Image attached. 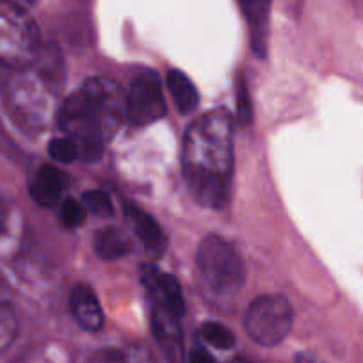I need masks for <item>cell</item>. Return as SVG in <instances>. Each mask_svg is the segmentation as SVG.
<instances>
[{"label":"cell","instance_id":"6da1fadb","mask_svg":"<svg viewBox=\"0 0 363 363\" xmlns=\"http://www.w3.org/2000/svg\"><path fill=\"white\" fill-rule=\"evenodd\" d=\"M182 166L198 203L214 211L228 205L233 177V120L228 111L216 109L189 125Z\"/></svg>","mask_w":363,"mask_h":363},{"label":"cell","instance_id":"7a4b0ae2","mask_svg":"<svg viewBox=\"0 0 363 363\" xmlns=\"http://www.w3.org/2000/svg\"><path fill=\"white\" fill-rule=\"evenodd\" d=\"M40 54V29L30 13L18 2L0 0V65L23 72Z\"/></svg>","mask_w":363,"mask_h":363},{"label":"cell","instance_id":"3957f363","mask_svg":"<svg viewBox=\"0 0 363 363\" xmlns=\"http://www.w3.org/2000/svg\"><path fill=\"white\" fill-rule=\"evenodd\" d=\"M198 269L211 291L218 296H233L246 281V267L232 244L218 235L201 240L196 255Z\"/></svg>","mask_w":363,"mask_h":363},{"label":"cell","instance_id":"277c9868","mask_svg":"<svg viewBox=\"0 0 363 363\" xmlns=\"http://www.w3.org/2000/svg\"><path fill=\"white\" fill-rule=\"evenodd\" d=\"M57 123L61 130L79 146V157L86 162H95L102 157L106 138L96 113L89 100L79 89L62 102L57 113Z\"/></svg>","mask_w":363,"mask_h":363},{"label":"cell","instance_id":"5b68a950","mask_svg":"<svg viewBox=\"0 0 363 363\" xmlns=\"http://www.w3.org/2000/svg\"><path fill=\"white\" fill-rule=\"evenodd\" d=\"M294 312L285 296H260L247 308L244 317V330L247 337L258 345L272 347L285 340L291 333Z\"/></svg>","mask_w":363,"mask_h":363},{"label":"cell","instance_id":"8992f818","mask_svg":"<svg viewBox=\"0 0 363 363\" xmlns=\"http://www.w3.org/2000/svg\"><path fill=\"white\" fill-rule=\"evenodd\" d=\"M80 89L99 116L106 143L113 141L127 118V96L123 89L107 77H93Z\"/></svg>","mask_w":363,"mask_h":363},{"label":"cell","instance_id":"52a82bcc","mask_svg":"<svg viewBox=\"0 0 363 363\" xmlns=\"http://www.w3.org/2000/svg\"><path fill=\"white\" fill-rule=\"evenodd\" d=\"M166 113V100L159 75L152 69H145L130 84L127 96L128 121L135 127H146L162 120Z\"/></svg>","mask_w":363,"mask_h":363},{"label":"cell","instance_id":"ba28073f","mask_svg":"<svg viewBox=\"0 0 363 363\" xmlns=\"http://www.w3.org/2000/svg\"><path fill=\"white\" fill-rule=\"evenodd\" d=\"M141 281L152 296H155L157 305L169 308L171 312L182 317L186 313V303L182 296V289L173 274L160 272L153 264H145L141 267Z\"/></svg>","mask_w":363,"mask_h":363},{"label":"cell","instance_id":"9c48e42d","mask_svg":"<svg viewBox=\"0 0 363 363\" xmlns=\"http://www.w3.org/2000/svg\"><path fill=\"white\" fill-rule=\"evenodd\" d=\"M180 317L162 305H155L152 313V331L157 344L169 358L171 363H182L184 358V333H182Z\"/></svg>","mask_w":363,"mask_h":363},{"label":"cell","instance_id":"30bf717a","mask_svg":"<svg viewBox=\"0 0 363 363\" xmlns=\"http://www.w3.org/2000/svg\"><path fill=\"white\" fill-rule=\"evenodd\" d=\"M123 211L128 225L134 230L135 235L141 239L146 253L153 258L162 257V253L166 251L167 240L157 219L134 203H125Z\"/></svg>","mask_w":363,"mask_h":363},{"label":"cell","instance_id":"8fae6325","mask_svg":"<svg viewBox=\"0 0 363 363\" xmlns=\"http://www.w3.org/2000/svg\"><path fill=\"white\" fill-rule=\"evenodd\" d=\"M69 306L79 326L86 331H99L104 324V312L95 291L86 284L73 285Z\"/></svg>","mask_w":363,"mask_h":363},{"label":"cell","instance_id":"7c38bea8","mask_svg":"<svg viewBox=\"0 0 363 363\" xmlns=\"http://www.w3.org/2000/svg\"><path fill=\"white\" fill-rule=\"evenodd\" d=\"M66 187V177L61 169L45 164L40 171H38L36 180L30 186V196L41 207H54L57 203L59 196Z\"/></svg>","mask_w":363,"mask_h":363},{"label":"cell","instance_id":"4fadbf2b","mask_svg":"<svg viewBox=\"0 0 363 363\" xmlns=\"http://www.w3.org/2000/svg\"><path fill=\"white\" fill-rule=\"evenodd\" d=\"M166 82L177 109L182 114L193 113L200 104V95L189 77L180 69H169L166 75Z\"/></svg>","mask_w":363,"mask_h":363},{"label":"cell","instance_id":"5bb4252c","mask_svg":"<svg viewBox=\"0 0 363 363\" xmlns=\"http://www.w3.org/2000/svg\"><path fill=\"white\" fill-rule=\"evenodd\" d=\"M130 240L127 233L116 226H109L95 235V251L104 260H116L130 253Z\"/></svg>","mask_w":363,"mask_h":363},{"label":"cell","instance_id":"9a60e30c","mask_svg":"<svg viewBox=\"0 0 363 363\" xmlns=\"http://www.w3.org/2000/svg\"><path fill=\"white\" fill-rule=\"evenodd\" d=\"M200 335L205 342L218 349H232L235 345V335L219 323H205L200 328Z\"/></svg>","mask_w":363,"mask_h":363},{"label":"cell","instance_id":"2e32d148","mask_svg":"<svg viewBox=\"0 0 363 363\" xmlns=\"http://www.w3.org/2000/svg\"><path fill=\"white\" fill-rule=\"evenodd\" d=\"M82 203L87 208V212L95 214L96 218H111L114 214L113 201L104 191H86L82 194Z\"/></svg>","mask_w":363,"mask_h":363},{"label":"cell","instance_id":"e0dca14e","mask_svg":"<svg viewBox=\"0 0 363 363\" xmlns=\"http://www.w3.org/2000/svg\"><path fill=\"white\" fill-rule=\"evenodd\" d=\"M48 155L59 164H72L73 160L79 159V146L73 139L57 138L48 143Z\"/></svg>","mask_w":363,"mask_h":363},{"label":"cell","instance_id":"ac0fdd59","mask_svg":"<svg viewBox=\"0 0 363 363\" xmlns=\"http://www.w3.org/2000/svg\"><path fill=\"white\" fill-rule=\"evenodd\" d=\"M18 331V320L11 306L0 303V351L11 345Z\"/></svg>","mask_w":363,"mask_h":363},{"label":"cell","instance_id":"d6986e66","mask_svg":"<svg viewBox=\"0 0 363 363\" xmlns=\"http://www.w3.org/2000/svg\"><path fill=\"white\" fill-rule=\"evenodd\" d=\"M87 218V208L84 207L82 201H77L73 198L62 201L61 205V221L68 228H77V226L84 225Z\"/></svg>","mask_w":363,"mask_h":363},{"label":"cell","instance_id":"ffe728a7","mask_svg":"<svg viewBox=\"0 0 363 363\" xmlns=\"http://www.w3.org/2000/svg\"><path fill=\"white\" fill-rule=\"evenodd\" d=\"M253 118V113H251V100H250V93H247V87L244 79L240 77L237 80V120L242 127H246L247 123Z\"/></svg>","mask_w":363,"mask_h":363},{"label":"cell","instance_id":"44dd1931","mask_svg":"<svg viewBox=\"0 0 363 363\" xmlns=\"http://www.w3.org/2000/svg\"><path fill=\"white\" fill-rule=\"evenodd\" d=\"M189 363H216V359H214V356L207 351V349L196 345V347L191 349Z\"/></svg>","mask_w":363,"mask_h":363},{"label":"cell","instance_id":"7402d4cb","mask_svg":"<svg viewBox=\"0 0 363 363\" xmlns=\"http://www.w3.org/2000/svg\"><path fill=\"white\" fill-rule=\"evenodd\" d=\"M294 363H326V362H324V359H320L319 356L313 354V352L303 351V352H299L298 356H296Z\"/></svg>","mask_w":363,"mask_h":363},{"label":"cell","instance_id":"603a6c76","mask_svg":"<svg viewBox=\"0 0 363 363\" xmlns=\"http://www.w3.org/2000/svg\"><path fill=\"white\" fill-rule=\"evenodd\" d=\"M4 221H6V211L2 201H0V232H2V228H4Z\"/></svg>","mask_w":363,"mask_h":363},{"label":"cell","instance_id":"cb8c5ba5","mask_svg":"<svg viewBox=\"0 0 363 363\" xmlns=\"http://www.w3.org/2000/svg\"><path fill=\"white\" fill-rule=\"evenodd\" d=\"M228 363H250V362H247L246 358H233L232 362H228Z\"/></svg>","mask_w":363,"mask_h":363},{"label":"cell","instance_id":"d4e9b609","mask_svg":"<svg viewBox=\"0 0 363 363\" xmlns=\"http://www.w3.org/2000/svg\"><path fill=\"white\" fill-rule=\"evenodd\" d=\"M23 2H27V4H33V2H36V0H23Z\"/></svg>","mask_w":363,"mask_h":363}]
</instances>
